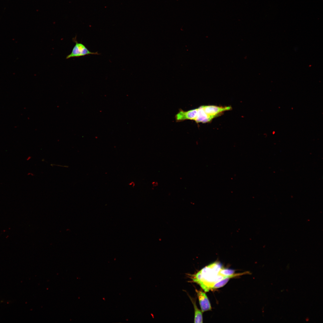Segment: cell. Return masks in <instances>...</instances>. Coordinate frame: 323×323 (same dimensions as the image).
Returning a JSON list of instances; mask_svg holds the SVG:
<instances>
[{
	"mask_svg": "<svg viewBox=\"0 0 323 323\" xmlns=\"http://www.w3.org/2000/svg\"><path fill=\"white\" fill-rule=\"evenodd\" d=\"M189 298L192 303L194 311V323H202V312L197 307L196 304V300L189 296Z\"/></svg>",
	"mask_w": 323,
	"mask_h": 323,
	"instance_id": "obj_7",
	"label": "cell"
},
{
	"mask_svg": "<svg viewBox=\"0 0 323 323\" xmlns=\"http://www.w3.org/2000/svg\"><path fill=\"white\" fill-rule=\"evenodd\" d=\"M152 184L153 187H156L158 185V183L157 182H152Z\"/></svg>",
	"mask_w": 323,
	"mask_h": 323,
	"instance_id": "obj_9",
	"label": "cell"
},
{
	"mask_svg": "<svg viewBox=\"0 0 323 323\" xmlns=\"http://www.w3.org/2000/svg\"><path fill=\"white\" fill-rule=\"evenodd\" d=\"M234 272V270L222 268L219 271L218 274L223 277H225L233 275L235 274Z\"/></svg>",
	"mask_w": 323,
	"mask_h": 323,
	"instance_id": "obj_8",
	"label": "cell"
},
{
	"mask_svg": "<svg viewBox=\"0 0 323 323\" xmlns=\"http://www.w3.org/2000/svg\"><path fill=\"white\" fill-rule=\"evenodd\" d=\"M72 40L75 43V45L73 47L71 52L66 57V59L78 57L89 54H99L97 52L90 51L82 43L78 42L76 36L73 38Z\"/></svg>",
	"mask_w": 323,
	"mask_h": 323,
	"instance_id": "obj_2",
	"label": "cell"
},
{
	"mask_svg": "<svg viewBox=\"0 0 323 323\" xmlns=\"http://www.w3.org/2000/svg\"><path fill=\"white\" fill-rule=\"evenodd\" d=\"M197 113V108L187 111L181 110L175 115V119L177 122L187 120L194 121L196 117Z\"/></svg>",
	"mask_w": 323,
	"mask_h": 323,
	"instance_id": "obj_4",
	"label": "cell"
},
{
	"mask_svg": "<svg viewBox=\"0 0 323 323\" xmlns=\"http://www.w3.org/2000/svg\"><path fill=\"white\" fill-rule=\"evenodd\" d=\"M222 267L220 263L216 262L205 266L196 273L188 275L192 282L197 284L207 292L212 289L216 283L226 277H223L218 274Z\"/></svg>",
	"mask_w": 323,
	"mask_h": 323,
	"instance_id": "obj_1",
	"label": "cell"
},
{
	"mask_svg": "<svg viewBox=\"0 0 323 323\" xmlns=\"http://www.w3.org/2000/svg\"><path fill=\"white\" fill-rule=\"evenodd\" d=\"M213 118L204 111L202 106L197 108V113L195 121L197 123H205L211 121Z\"/></svg>",
	"mask_w": 323,
	"mask_h": 323,
	"instance_id": "obj_6",
	"label": "cell"
},
{
	"mask_svg": "<svg viewBox=\"0 0 323 323\" xmlns=\"http://www.w3.org/2000/svg\"><path fill=\"white\" fill-rule=\"evenodd\" d=\"M30 158H30V157H28V158H27V160H29V159H30Z\"/></svg>",
	"mask_w": 323,
	"mask_h": 323,
	"instance_id": "obj_10",
	"label": "cell"
},
{
	"mask_svg": "<svg viewBox=\"0 0 323 323\" xmlns=\"http://www.w3.org/2000/svg\"><path fill=\"white\" fill-rule=\"evenodd\" d=\"M196 292L198 298L202 312L211 310V307L209 299L205 293L201 290L196 289Z\"/></svg>",
	"mask_w": 323,
	"mask_h": 323,
	"instance_id": "obj_5",
	"label": "cell"
},
{
	"mask_svg": "<svg viewBox=\"0 0 323 323\" xmlns=\"http://www.w3.org/2000/svg\"><path fill=\"white\" fill-rule=\"evenodd\" d=\"M205 112L212 118L219 114L231 109L230 106L220 107L214 105L202 106Z\"/></svg>",
	"mask_w": 323,
	"mask_h": 323,
	"instance_id": "obj_3",
	"label": "cell"
}]
</instances>
